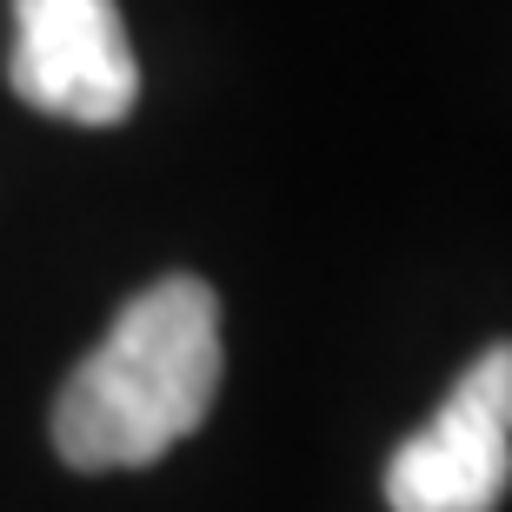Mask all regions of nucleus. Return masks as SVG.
<instances>
[{
  "instance_id": "2",
  "label": "nucleus",
  "mask_w": 512,
  "mask_h": 512,
  "mask_svg": "<svg viewBox=\"0 0 512 512\" xmlns=\"http://www.w3.org/2000/svg\"><path fill=\"white\" fill-rule=\"evenodd\" d=\"M512 486V340L486 346L393 459L386 506L393 512H499Z\"/></svg>"
},
{
  "instance_id": "1",
  "label": "nucleus",
  "mask_w": 512,
  "mask_h": 512,
  "mask_svg": "<svg viewBox=\"0 0 512 512\" xmlns=\"http://www.w3.org/2000/svg\"><path fill=\"white\" fill-rule=\"evenodd\" d=\"M220 300L207 280L173 273L120 306L107 340L54 399V453L74 473H127L173 453L220 399Z\"/></svg>"
},
{
  "instance_id": "3",
  "label": "nucleus",
  "mask_w": 512,
  "mask_h": 512,
  "mask_svg": "<svg viewBox=\"0 0 512 512\" xmlns=\"http://www.w3.org/2000/svg\"><path fill=\"white\" fill-rule=\"evenodd\" d=\"M7 87L34 114L74 127H120L140 100V60L114 0H14Z\"/></svg>"
}]
</instances>
